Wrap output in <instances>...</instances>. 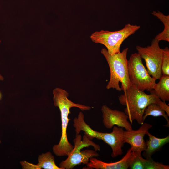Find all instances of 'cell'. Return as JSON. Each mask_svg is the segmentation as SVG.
<instances>
[{"label":"cell","mask_w":169,"mask_h":169,"mask_svg":"<svg viewBox=\"0 0 169 169\" xmlns=\"http://www.w3.org/2000/svg\"><path fill=\"white\" fill-rule=\"evenodd\" d=\"M152 14L157 17L163 23L164 28L162 32L157 35L155 38L159 41L161 40L169 42V15H166L159 11H154Z\"/></svg>","instance_id":"5bb4252c"},{"label":"cell","mask_w":169,"mask_h":169,"mask_svg":"<svg viewBox=\"0 0 169 169\" xmlns=\"http://www.w3.org/2000/svg\"><path fill=\"white\" fill-rule=\"evenodd\" d=\"M54 105L58 107L60 111L61 121V135L59 143L54 145L52 151L57 156H67L74 148L68 141L67 129L70 119L69 118L70 109L74 107L78 108L82 111L89 110L92 107L73 102L68 98L69 94L63 89L56 87L53 91Z\"/></svg>","instance_id":"6da1fadb"},{"label":"cell","mask_w":169,"mask_h":169,"mask_svg":"<svg viewBox=\"0 0 169 169\" xmlns=\"http://www.w3.org/2000/svg\"><path fill=\"white\" fill-rule=\"evenodd\" d=\"M146 135L149 139L146 142V148L143 155L146 159H148L151 157L153 154L169 142V136L160 138L155 136L149 132Z\"/></svg>","instance_id":"7c38bea8"},{"label":"cell","mask_w":169,"mask_h":169,"mask_svg":"<svg viewBox=\"0 0 169 169\" xmlns=\"http://www.w3.org/2000/svg\"><path fill=\"white\" fill-rule=\"evenodd\" d=\"M152 127L150 124L144 123L137 130L124 131L123 139L124 143L131 145L132 151L134 152L141 153L146 150V145L144 137Z\"/></svg>","instance_id":"ba28073f"},{"label":"cell","mask_w":169,"mask_h":169,"mask_svg":"<svg viewBox=\"0 0 169 169\" xmlns=\"http://www.w3.org/2000/svg\"><path fill=\"white\" fill-rule=\"evenodd\" d=\"M73 141L74 144V147L77 149L81 150L84 148L91 146L96 151H100V146L93 142L85 134L83 137L82 140L81 136L79 134L76 135Z\"/></svg>","instance_id":"e0dca14e"},{"label":"cell","mask_w":169,"mask_h":169,"mask_svg":"<svg viewBox=\"0 0 169 169\" xmlns=\"http://www.w3.org/2000/svg\"><path fill=\"white\" fill-rule=\"evenodd\" d=\"M124 131L122 128L115 125L112 127V132L110 133L99 132L90 128L88 133L91 138L101 140L108 144L112 149L111 156L115 158L123 153L122 148L125 143Z\"/></svg>","instance_id":"52a82bcc"},{"label":"cell","mask_w":169,"mask_h":169,"mask_svg":"<svg viewBox=\"0 0 169 169\" xmlns=\"http://www.w3.org/2000/svg\"><path fill=\"white\" fill-rule=\"evenodd\" d=\"M81 150L74 147L67 158L60 163L59 167L62 169H72L82 164L86 165L90 158L99 156L97 151L95 150L86 149L82 151Z\"/></svg>","instance_id":"8fae6325"},{"label":"cell","mask_w":169,"mask_h":169,"mask_svg":"<svg viewBox=\"0 0 169 169\" xmlns=\"http://www.w3.org/2000/svg\"><path fill=\"white\" fill-rule=\"evenodd\" d=\"M136 156L135 152L130 148L126 154L120 160L114 162L107 163L95 157L90 158L86 164V169H127L129 168Z\"/></svg>","instance_id":"30bf717a"},{"label":"cell","mask_w":169,"mask_h":169,"mask_svg":"<svg viewBox=\"0 0 169 169\" xmlns=\"http://www.w3.org/2000/svg\"><path fill=\"white\" fill-rule=\"evenodd\" d=\"M4 80L3 77L0 74V81H3Z\"/></svg>","instance_id":"7402d4cb"},{"label":"cell","mask_w":169,"mask_h":169,"mask_svg":"<svg viewBox=\"0 0 169 169\" xmlns=\"http://www.w3.org/2000/svg\"><path fill=\"white\" fill-rule=\"evenodd\" d=\"M151 91L162 101H169V76L162 75Z\"/></svg>","instance_id":"4fadbf2b"},{"label":"cell","mask_w":169,"mask_h":169,"mask_svg":"<svg viewBox=\"0 0 169 169\" xmlns=\"http://www.w3.org/2000/svg\"><path fill=\"white\" fill-rule=\"evenodd\" d=\"M128 48L122 51L112 55L109 54L106 49H101V53L105 58L109 66L110 71L109 81L106 86L107 89H115L124 93L131 84L129 78L127 55Z\"/></svg>","instance_id":"3957f363"},{"label":"cell","mask_w":169,"mask_h":169,"mask_svg":"<svg viewBox=\"0 0 169 169\" xmlns=\"http://www.w3.org/2000/svg\"><path fill=\"white\" fill-rule=\"evenodd\" d=\"M165 111L158 104L152 103L148 105L145 109L143 116V121L144 122L146 117L149 115L154 117L162 116L166 120L167 124L165 126H169L168 116Z\"/></svg>","instance_id":"2e32d148"},{"label":"cell","mask_w":169,"mask_h":169,"mask_svg":"<svg viewBox=\"0 0 169 169\" xmlns=\"http://www.w3.org/2000/svg\"><path fill=\"white\" fill-rule=\"evenodd\" d=\"M1 97H2V95H1V94L0 92V100H1Z\"/></svg>","instance_id":"603a6c76"},{"label":"cell","mask_w":169,"mask_h":169,"mask_svg":"<svg viewBox=\"0 0 169 169\" xmlns=\"http://www.w3.org/2000/svg\"><path fill=\"white\" fill-rule=\"evenodd\" d=\"M1 140L0 139V144H1Z\"/></svg>","instance_id":"cb8c5ba5"},{"label":"cell","mask_w":169,"mask_h":169,"mask_svg":"<svg viewBox=\"0 0 169 169\" xmlns=\"http://www.w3.org/2000/svg\"><path fill=\"white\" fill-rule=\"evenodd\" d=\"M144 169H169V166L157 162L151 157L144 159Z\"/></svg>","instance_id":"d6986e66"},{"label":"cell","mask_w":169,"mask_h":169,"mask_svg":"<svg viewBox=\"0 0 169 169\" xmlns=\"http://www.w3.org/2000/svg\"><path fill=\"white\" fill-rule=\"evenodd\" d=\"M135 153V156L129 168L131 169H144L145 159L142 157L141 153Z\"/></svg>","instance_id":"ffe728a7"},{"label":"cell","mask_w":169,"mask_h":169,"mask_svg":"<svg viewBox=\"0 0 169 169\" xmlns=\"http://www.w3.org/2000/svg\"><path fill=\"white\" fill-rule=\"evenodd\" d=\"M159 42L154 38L150 45L136 47L137 53L145 62L148 73L156 80L162 75L161 67L163 52L159 46Z\"/></svg>","instance_id":"8992f818"},{"label":"cell","mask_w":169,"mask_h":169,"mask_svg":"<svg viewBox=\"0 0 169 169\" xmlns=\"http://www.w3.org/2000/svg\"><path fill=\"white\" fill-rule=\"evenodd\" d=\"M150 91L151 93L148 94L131 86L119 97L120 103L126 106L124 112L128 116L131 124L136 120L138 124H142L144 122L143 116L146 107L152 103L159 105L161 102L155 93Z\"/></svg>","instance_id":"7a4b0ae2"},{"label":"cell","mask_w":169,"mask_h":169,"mask_svg":"<svg viewBox=\"0 0 169 169\" xmlns=\"http://www.w3.org/2000/svg\"><path fill=\"white\" fill-rule=\"evenodd\" d=\"M101 111L103 124L106 128L111 129L116 125L124 128L126 131L133 129L128 120V117L124 112L112 109L106 105L102 106Z\"/></svg>","instance_id":"9c48e42d"},{"label":"cell","mask_w":169,"mask_h":169,"mask_svg":"<svg viewBox=\"0 0 169 169\" xmlns=\"http://www.w3.org/2000/svg\"><path fill=\"white\" fill-rule=\"evenodd\" d=\"M38 161L40 169H62L56 165L54 157L50 151L39 155Z\"/></svg>","instance_id":"9a60e30c"},{"label":"cell","mask_w":169,"mask_h":169,"mask_svg":"<svg viewBox=\"0 0 169 169\" xmlns=\"http://www.w3.org/2000/svg\"><path fill=\"white\" fill-rule=\"evenodd\" d=\"M127 68L132 86L142 91L153 89L156 80L149 74L138 53L131 55L127 61Z\"/></svg>","instance_id":"5b68a950"},{"label":"cell","mask_w":169,"mask_h":169,"mask_svg":"<svg viewBox=\"0 0 169 169\" xmlns=\"http://www.w3.org/2000/svg\"><path fill=\"white\" fill-rule=\"evenodd\" d=\"M140 28V26L128 23L122 29L116 31L101 30L95 32L91 35L90 38L94 43L105 45L108 53L112 55L120 52L123 42Z\"/></svg>","instance_id":"277c9868"},{"label":"cell","mask_w":169,"mask_h":169,"mask_svg":"<svg viewBox=\"0 0 169 169\" xmlns=\"http://www.w3.org/2000/svg\"><path fill=\"white\" fill-rule=\"evenodd\" d=\"M20 164L23 169H40L37 164H34L26 161H21Z\"/></svg>","instance_id":"44dd1931"},{"label":"cell","mask_w":169,"mask_h":169,"mask_svg":"<svg viewBox=\"0 0 169 169\" xmlns=\"http://www.w3.org/2000/svg\"><path fill=\"white\" fill-rule=\"evenodd\" d=\"M163 56L161 64L163 75L169 76V49L167 47L163 49Z\"/></svg>","instance_id":"ac0fdd59"}]
</instances>
